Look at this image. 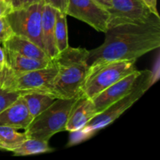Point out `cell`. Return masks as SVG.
Here are the masks:
<instances>
[{
  "instance_id": "obj_2",
  "label": "cell",
  "mask_w": 160,
  "mask_h": 160,
  "mask_svg": "<svg viewBox=\"0 0 160 160\" xmlns=\"http://www.w3.org/2000/svg\"><path fill=\"white\" fill-rule=\"evenodd\" d=\"M88 56L89 50L68 46L52 59L58 68L52 86L54 98H72L81 94L89 73Z\"/></svg>"
},
{
  "instance_id": "obj_7",
  "label": "cell",
  "mask_w": 160,
  "mask_h": 160,
  "mask_svg": "<svg viewBox=\"0 0 160 160\" xmlns=\"http://www.w3.org/2000/svg\"><path fill=\"white\" fill-rule=\"evenodd\" d=\"M106 7L109 13V29L122 24H142L159 18L142 0H106Z\"/></svg>"
},
{
  "instance_id": "obj_24",
  "label": "cell",
  "mask_w": 160,
  "mask_h": 160,
  "mask_svg": "<svg viewBox=\"0 0 160 160\" xmlns=\"http://www.w3.org/2000/svg\"><path fill=\"white\" fill-rule=\"evenodd\" d=\"M13 10L9 0H0V17H6Z\"/></svg>"
},
{
  "instance_id": "obj_6",
  "label": "cell",
  "mask_w": 160,
  "mask_h": 160,
  "mask_svg": "<svg viewBox=\"0 0 160 160\" xmlns=\"http://www.w3.org/2000/svg\"><path fill=\"white\" fill-rule=\"evenodd\" d=\"M137 70L135 61H114L89 70L81 93L90 98Z\"/></svg>"
},
{
  "instance_id": "obj_10",
  "label": "cell",
  "mask_w": 160,
  "mask_h": 160,
  "mask_svg": "<svg viewBox=\"0 0 160 160\" xmlns=\"http://www.w3.org/2000/svg\"><path fill=\"white\" fill-rule=\"evenodd\" d=\"M141 73L142 70H136L92 98L97 114L130 93L135 86L136 81Z\"/></svg>"
},
{
  "instance_id": "obj_23",
  "label": "cell",
  "mask_w": 160,
  "mask_h": 160,
  "mask_svg": "<svg viewBox=\"0 0 160 160\" xmlns=\"http://www.w3.org/2000/svg\"><path fill=\"white\" fill-rule=\"evenodd\" d=\"M42 1L45 4L50 5L58 10L65 12L68 0H42Z\"/></svg>"
},
{
  "instance_id": "obj_11",
  "label": "cell",
  "mask_w": 160,
  "mask_h": 160,
  "mask_svg": "<svg viewBox=\"0 0 160 160\" xmlns=\"http://www.w3.org/2000/svg\"><path fill=\"white\" fill-rule=\"evenodd\" d=\"M32 120V116L21 95L0 112V126L9 127L16 130H25Z\"/></svg>"
},
{
  "instance_id": "obj_22",
  "label": "cell",
  "mask_w": 160,
  "mask_h": 160,
  "mask_svg": "<svg viewBox=\"0 0 160 160\" xmlns=\"http://www.w3.org/2000/svg\"><path fill=\"white\" fill-rule=\"evenodd\" d=\"M9 1L12 5L13 9H21V8L27 7L34 3L43 2L42 0H9Z\"/></svg>"
},
{
  "instance_id": "obj_27",
  "label": "cell",
  "mask_w": 160,
  "mask_h": 160,
  "mask_svg": "<svg viewBox=\"0 0 160 160\" xmlns=\"http://www.w3.org/2000/svg\"><path fill=\"white\" fill-rule=\"evenodd\" d=\"M3 77H4V70H3V67L2 68L0 67V88L2 87V84Z\"/></svg>"
},
{
  "instance_id": "obj_12",
  "label": "cell",
  "mask_w": 160,
  "mask_h": 160,
  "mask_svg": "<svg viewBox=\"0 0 160 160\" xmlns=\"http://www.w3.org/2000/svg\"><path fill=\"white\" fill-rule=\"evenodd\" d=\"M96 114L92 98L81 93L72 107L65 131L74 132L82 129Z\"/></svg>"
},
{
  "instance_id": "obj_16",
  "label": "cell",
  "mask_w": 160,
  "mask_h": 160,
  "mask_svg": "<svg viewBox=\"0 0 160 160\" xmlns=\"http://www.w3.org/2000/svg\"><path fill=\"white\" fill-rule=\"evenodd\" d=\"M21 95L24 98L27 107L33 118L49 107L56 99L51 95L40 92H26Z\"/></svg>"
},
{
  "instance_id": "obj_1",
  "label": "cell",
  "mask_w": 160,
  "mask_h": 160,
  "mask_svg": "<svg viewBox=\"0 0 160 160\" xmlns=\"http://www.w3.org/2000/svg\"><path fill=\"white\" fill-rule=\"evenodd\" d=\"M104 42L89 50V70L114 61H136L160 46V19L142 24H122L106 31Z\"/></svg>"
},
{
  "instance_id": "obj_8",
  "label": "cell",
  "mask_w": 160,
  "mask_h": 160,
  "mask_svg": "<svg viewBox=\"0 0 160 160\" xmlns=\"http://www.w3.org/2000/svg\"><path fill=\"white\" fill-rule=\"evenodd\" d=\"M44 4L43 2H41L21 9H13L6 17L14 34L29 39L43 50L42 15Z\"/></svg>"
},
{
  "instance_id": "obj_25",
  "label": "cell",
  "mask_w": 160,
  "mask_h": 160,
  "mask_svg": "<svg viewBox=\"0 0 160 160\" xmlns=\"http://www.w3.org/2000/svg\"><path fill=\"white\" fill-rule=\"evenodd\" d=\"M156 15H159L157 11V0H142Z\"/></svg>"
},
{
  "instance_id": "obj_26",
  "label": "cell",
  "mask_w": 160,
  "mask_h": 160,
  "mask_svg": "<svg viewBox=\"0 0 160 160\" xmlns=\"http://www.w3.org/2000/svg\"><path fill=\"white\" fill-rule=\"evenodd\" d=\"M6 64V53H5L4 48L1 46L0 44V67L2 68Z\"/></svg>"
},
{
  "instance_id": "obj_20",
  "label": "cell",
  "mask_w": 160,
  "mask_h": 160,
  "mask_svg": "<svg viewBox=\"0 0 160 160\" xmlns=\"http://www.w3.org/2000/svg\"><path fill=\"white\" fill-rule=\"evenodd\" d=\"M20 95L19 92H10L0 88V112L12 104Z\"/></svg>"
},
{
  "instance_id": "obj_3",
  "label": "cell",
  "mask_w": 160,
  "mask_h": 160,
  "mask_svg": "<svg viewBox=\"0 0 160 160\" xmlns=\"http://www.w3.org/2000/svg\"><path fill=\"white\" fill-rule=\"evenodd\" d=\"M153 73L150 70H142L136 84L130 93L118 101L108 106L96 114L84 128L74 132H70V141L67 146H73L91 138L98 131L106 128L118 119L123 112L142 98L153 83Z\"/></svg>"
},
{
  "instance_id": "obj_5",
  "label": "cell",
  "mask_w": 160,
  "mask_h": 160,
  "mask_svg": "<svg viewBox=\"0 0 160 160\" xmlns=\"http://www.w3.org/2000/svg\"><path fill=\"white\" fill-rule=\"evenodd\" d=\"M3 70L1 88L19 92L20 95L26 92H40L52 96V86L58 71L57 66L52 59L47 67L38 70L16 73L5 64Z\"/></svg>"
},
{
  "instance_id": "obj_18",
  "label": "cell",
  "mask_w": 160,
  "mask_h": 160,
  "mask_svg": "<svg viewBox=\"0 0 160 160\" xmlns=\"http://www.w3.org/2000/svg\"><path fill=\"white\" fill-rule=\"evenodd\" d=\"M28 138L25 133L6 126H0V149L11 152Z\"/></svg>"
},
{
  "instance_id": "obj_19",
  "label": "cell",
  "mask_w": 160,
  "mask_h": 160,
  "mask_svg": "<svg viewBox=\"0 0 160 160\" xmlns=\"http://www.w3.org/2000/svg\"><path fill=\"white\" fill-rule=\"evenodd\" d=\"M67 14L65 12L56 10L55 22V41L58 54L69 46L68 28Z\"/></svg>"
},
{
  "instance_id": "obj_9",
  "label": "cell",
  "mask_w": 160,
  "mask_h": 160,
  "mask_svg": "<svg viewBox=\"0 0 160 160\" xmlns=\"http://www.w3.org/2000/svg\"><path fill=\"white\" fill-rule=\"evenodd\" d=\"M65 12L97 31L106 33L109 29V11L97 0H68Z\"/></svg>"
},
{
  "instance_id": "obj_4",
  "label": "cell",
  "mask_w": 160,
  "mask_h": 160,
  "mask_svg": "<svg viewBox=\"0 0 160 160\" xmlns=\"http://www.w3.org/2000/svg\"><path fill=\"white\" fill-rule=\"evenodd\" d=\"M79 95L72 98H56L49 107L33 118L24 130L27 137L48 142L54 134L65 131L70 111Z\"/></svg>"
},
{
  "instance_id": "obj_15",
  "label": "cell",
  "mask_w": 160,
  "mask_h": 160,
  "mask_svg": "<svg viewBox=\"0 0 160 160\" xmlns=\"http://www.w3.org/2000/svg\"><path fill=\"white\" fill-rule=\"evenodd\" d=\"M6 53V65L16 73L38 70L47 67L52 60L43 61L21 56L17 53L4 50Z\"/></svg>"
},
{
  "instance_id": "obj_13",
  "label": "cell",
  "mask_w": 160,
  "mask_h": 160,
  "mask_svg": "<svg viewBox=\"0 0 160 160\" xmlns=\"http://www.w3.org/2000/svg\"><path fill=\"white\" fill-rule=\"evenodd\" d=\"M57 9L48 4H44L42 15V38L44 50L51 59L58 55L55 41V22Z\"/></svg>"
},
{
  "instance_id": "obj_21",
  "label": "cell",
  "mask_w": 160,
  "mask_h": 160,
  "mask_svg": "<svg viewBox=\"0 0 160 160\" xmlns=\"http://www.w3.org/2000/svg\"><path fill=\"white\" fill-rule=\"evenodd\" d=\"M13 34V31L6 17H0V44L2 45Z\"/></svg>"
},
{
  "instance_id": "obj_28",
  "label": "cell",
  "mask_w": 160,
  "mask_h": 160,
  "mask_svg": "<svg viewBox=\"0 0 160 160\" xmlns=\"http://www.w3.org/2000/svg\"><path fill=\"white\" fill-rule=\"evenodd\" d=\"M98 2H99L101 4H102L103 6H106V0H97Z\"/></svg>"
},
{
  "instance_id": "obj_14",
  "label": "cell",
  "mask_w": 160,
  "mask_h": 160,
  "mask_svg": "<svg viewBox=\"0 0 160 160\" xmlns=\"http://www.w3.org/2000/svg\"><path fill=\"white\" fill-rule=\"evenodd\" d=\"M2 45L4 50L6 51L39 60H52L42 48L31 40L22 36L13 34L10 38Z\"/></svg>"
},
{
  "instance_id": "obj_17",
  "label": "cell",
  "mask_w": 160,
  "mask_h": 160,
  "mask_svg": "<svg viewBox=\"0 0 160 160\" xmlns=\"http://www.w3.org/2000/svg\"><path fill=\"white\" fill-rule=\"evenodd\" d=\"M52 151L53 149L48 145V142L28 138L18 147L11 152L13 153L14 156H25L51 152Z\"/></svg>"
}]
</instances>
